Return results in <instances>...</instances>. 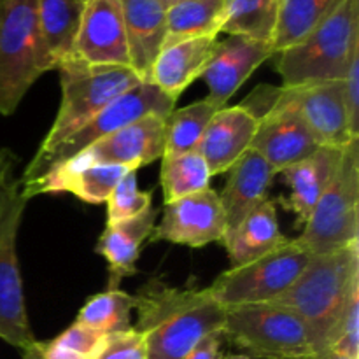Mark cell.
Returning <instances> with one entry per match:
<instances>
[{
	"instance_id": "cell-1",
	"label": "cell",
	"mask_w": 359,
	"mask_h": 359,
	"mask_svg": "<svg viewBox=\"0 0 359 359\" xmlns=\"http://www.w3.org/2000/svg\"><path fill=\"white\" fill-rule=\"evenodd\" d=\"M133 298V328L146 335L147 359H184L200 340L223 332L226 309L207 287H172L160 279H149Z\"/></svg>"
},
{
	"instance_id": "cell-2",
	"label": "cell",
	"mask_w": 359,
	"mask_h": 359,
	"mask_svg": "<svg viewBox=\"0 0 359 359\" xmlns=\"http://www.w3.org/2000/svg\"><path fill=\"white\" fill-rule=\"evenodd\" d=\"M359 290V241L339 251L314 255L297 280L269 304L291 311L312 333L316 354L330 349L351 294Z\"/></svg>"
},
{
	"instance_id": "cell-3",
	"label": "cell",
	"mask_w": 359,
	"mask_h": 359,
	"mask_svg": "<svg viewBox=\"0 0 359 359\" xmlns=\"http://www.w3.org/2000/svg\"><path fill=\"white\" fill-rule=\"evenodd\" d=\"M18 156L0 149V339L18 349L35 342L27 314L16 238L28 198L16 175Z\"/></svg>"
},
{
	"instance_id": "cell-4",
	"label": "cell",
	"mask_w": 359,
	"mask_h": 359,
	"mask_svg": "<svg viewBox=\"0 0 359 359\" xmlns=\"http://www.w3.org/2000/svg\"><path fill=\"white\" fill-rule=\"evenodd\" d=\"M56 70L37 0H0V114L11 116L42 74Z\"/></svg>"
},
{
	"instance_id": "cell-5",
	"label": "cell",
	"mask_w": 359,
	"mask_h": 359,
	"mask_svg": "<svg viewBox=\"0 0 359 359\" xmlns=\"http://www.w3.org/2000/svg\"><path fill=\"white\" fill-rule=\"evenodd\" d=\"M359 49V0H346L304 41L277 53L276 70L284 88L344 81Z\"/></svg>"
},
{
	"instance_id": "cell-6",
	"label": "cell",
	"mask_w": 359,
	"mask_h": 359,
	"mask_svg": "<svg viewBox=\"0 0 359 359\" xmlns=\"http://www.w3.org/2000/svg\"><path fill=\"white\" fill-rule=\"evenodd\" d=\"M62 102L58 114L34 156H44L83 128L91 118L142 81L130 67L88 65L72 56L56 65Z\"/></svg>"
},
{
	"instance_id": "cell-7",
	"label": "cell",
	"mask_w": 359,
	"mask_h": 359,
	"mask_svg": "<svg viewBox=\"0 0 359 359\" xmlns=\"http://www.w3.org/2000/svg\"><path fill=\"white\" fill-rule=\"evenodd\" d=\"M223 337L256 359H311L314 340L302 318L272 304L226 309Z\"/></svg>"
},
{
	"instance_id": "cell-8",
	"label": "cell",
	"mask_w": 359,
	"mask_h": 359,
	"mask_svg": "<svg viewBox=\"0 0 359 359\" xmlns=\"http://www.w3.org/2000/svg\"><path fill=\"white\" fill-rule=\"evenodd\" d=\"M312 255H326L359 241V140L344 149L335 174L297 238Z\"/></svg>"
},
{
	"instance_id": "cell-9",
	"label": "cell",
	"mask_w": 359,
	"mask_h": 359,
	"mask_svg": "<svg viewBox=\"0 0 359 359\" xmlns=\"http://www.w3.org/2000/svg\"><path fill=\"white\" fill-rule=\"evenodd\" d=\"M312 256L297 238H286L266 255L217 276L207 291L224 309L269 304L300 277Z\"/></svg>"
},
{
	"instance_id": "cell-10",
	"label": "cell",
	"mask_w": 359,
	"mask_h": 359,
	"mask_svg": "<svg viewBox=\"0 0 359 359\" xmlns=\"http://www.w3.org/2000/svg\"><path fill=\"white\" fill-rule=\"evenodd\" d=\"M175 109V100L158 90L153 83H139L112 100L107 107L102 109L95 118H91L83 128L77 130L74 135H70L65 142L60 144L53 151H49L44 156H34L28 167L23 172V186L32 184L39 177L49 172L51 168L65 163L70 158L79 154L91 144L98 142L104 137L118 132L123 126L137 121L147 114H158L168 118L170 112Z\"/></svg>"
},
{
	"instance_id": "cell-11",
	"label": "cell",
	"mask_w": 359,
	"mask_h": 359,
	"mask_svg": "<svg viewBox=\"0 0 359 359\" xmlns=\"http://www.w3.org/2000/svg\"><path fill=\"white\" fill-rule=\"evenodd\" d=\"M319 147L297 109L284 98L283 88H277L270 107L258 118L249 149L256 151L277 174L311 156Z\"/></svg>"
},
{
	"instance_id": "cell-12",
	"label": "cell",
	"mask_w": 359,
	"mask_h": 359,
	"mask_svg": "<svg viewBox=\"0 0 359 359\" xmlns=\"http://www.w3.org/2000/svg\"><path fill=\"white\" fill-rule=\"evenodd\" d=\"M224 233L226 219L219 193L209 188L165 203L163 217L154 224L151 241L203 248L212 242H221Z\"/></svg>"
},
{
	"instance_id": "cell-13",
	"label": "cell",
	"mask_w": 359,
	"mask_h": 359,
	"mask_svg": "<svg viewBox=\"0 0 359 359\" xmlns=\"http://www.w3.org/2000/svg\"><path fill=\"white\" fill-rule=\"evenodd\" d=\"M165 121L167 118L147 114L118 132L91 144L79 154L62 165L88 167V165H123L130 170H139L163 156Z\"/></svg>"
},
{
	"instance_id": "cell-14",
	"label": "cell",
	"mask_w": 359,
	"mask_h": 359,
	"mask_svg": "<svg viewBox=\"0 0 359 359\" xmlns=\"http://www.w3.org/2000/svg\"><path fill=\"white\" fill-rule=\"evenodd\" d=\"M283 88V95L298 111L319 146L344 149L353 140L344 95V81L309 83Z\"/></svg>"
},
{
	"instance_id": "cell-15",
	"label": "cell",
	"mask_w": 359,
	"mask_h": 359,
	"mask_svg": "<svg viewBox=\"0 0 359 359\" xmlns=\"http://www.w3.org/2000/svg\"><path fill=\"white\" fill-rule=\"evenodd\" d=\"M74 56L88 65L130 67V49L119 0H86Z\"/></svg>"
},
{
	"instance_id": "cell-16",
	"label": "cell",
	"mask_w": 359,
	"mask_h": 359,
	"mask_svg": "<svg viewBox=\"0 0 359 359\" xmlns=\"http://www.w3.org/2000/svg\"><path fill=\"white\" fill-rule=\"evenodd\" d=\"M276 55L270 44L251 41L245 37L230 35L224 41H217L212 56L207 62L200 79L209 88L207 100L217 109L226 107L228 100L248 81V77Z\"/></svg>"
},
{
	"instance_id": "cell-17",
	"label": "cell",
	"mask_w": 359,
	"mask_h": 359,
	"mask_svg": "<svg viewBox=\"0 0 359 359\" xmlns=\"http://www.w3.org/2000/svg\"><path fill=\"white\" fill-rule=\"evenodd\" d=\"M256 126L258 119L242 105L223 107L212 116L196 147L209 165L210 174H223L233 167L251 147Z\"/></svg>"
},
{
	"instance_id": "cell-18",
	"label": "cell",
	"mask_w": 359,
	"mask_h": 359,
	"mask_svg": "<svg viewBox=\"0 0 359 359\" xmlns=\"http://www.w3.org/2000/svg\"><path fill=\"white\" fill-rule=\"evenodd\" d=\"M132 70L149 83L151 67L167 37V6L161 0H119Z\"/></svg>"
},
{
	"instance_id": "cell-19",
	"label": "cell",
	"mask_w": 359,
	"mask_h": 359,
	"mask_svg": "<svg viewBox=\"0 0 359 359\" xmlns=\"http://www.w3.org/2000/svg\"><path fill=\"white\" fill-rule=\"evenodd\" d=\"M126 172H130V168L123 165H58L35 182L23 186V191L28 200L44 193H70L83 202L97 205L109 198L114 186L121 181Z\"/></svg>"
},
{
	"instance_id": "cell-20",
	"label": "cell",
	"mask_w": 359,
	"mask_h": 359,
	"mask_svg": "<svg viewBox=\"0 0 359 359\" xmlns=\"http://www.w3.org/2000/svg\"><path fill=\"white\" fill-rule=\"evenodd\" d=\"M228 172L230 175L219 193V200L226 219V231H230L249 212L269 200V189L276 172L252 149L245 151Z\"/></svg>"
},
{
	"instance_id": "cell-21",
	"label": "cell",
	"mask_w": 359,
	"mask_h": 359,
	"mask_svg": "<svg viewBox=\"0 0 359 359\" xmlns=\"http://www.w3.org/2000/svg\"><path fill=\"white\" fill-rule=\"evenodd\" d=\"M156 209H147L140 216L119 223H105L95 251L104 256L109 265V287L119 290L121 280L137 273V259L144 241L151 237L156 224Z\"/></svg>"
},
{
	"instance_id": "cell-22",
	"label": "cell",
	"mask_w": 359,
	"mask_h": 359,
	"mask_svg": "<svg viewBox=\"0 0 359 359\" xmlns=\"http://www.w3.org/2000/svg\"><path fill=\"white\" fill-rule=\"evenodd\" d=\"M216 44L217 37H200L165 44L151 67L149 83L177 102L182 91L200 79Z\"/></svg>"
},
{
	"instance_id": "cell-23",
	"label": "cell",
	"mask_w": 359,
	"mask_h": 359,
	"mask_svg": "<svg viewBox=\"0 0 359 359\" xmlns=\"http://www.w3.org/2000/svg\"><path fill=\"white\" fill-rule=\"evenodd\" d=\"M344 149L321 146L311 156L304 158L280 172L290 188V200L286 207L287 210H293L297 214V226H304L307 223L312 209L319 202L325 189L328 188L339 167Z\"/></svg>"
},
{
	"instance_id": "cell-24",
	"label": "cell",
	"mask_w": 359,
	"mask_h": 359,
	"mask_svg": "<svg viewBox=\"0 0 359 359\" xmlns=\"http://www.w3.org/2000/svg\"><path fill=\"white\" fill-rule=\"evenodd\" d=\"M286 238L280 231L276 202L269 198L249 212L233 230L226 231L221 244L230 256L231 266H241L270 252Z\"/></svg>"
},
{
	"instance_id": "cell-25",
	"label": "cell",
	"mask_w": 359,
	"mask_h": 359,
	"mask_svg": "<svg viewBox=\"0 0 359 359\" xmlns=\"http://www.w3.org/2000/svg\"><path fill=\"white\" fill-rule=\"evenodd\" d=\"M223 4L224 0H174L168 4L165 44L217 37L223 25Z\"/></svg>"
},
{
	"instance_id": "cell-26",
	"label": "cell",
	"mask_w": 359,
	"mask_h": 359,
	"mask_svg": "<svg viewBox=\"0 0 359 359\" xmlns=\"http://www.w3.org/2000/svg\"><path fill=\"white\" fill-rule=\"evenodd\" d=\"M346 0H279L272 49L280 53L304 41Z\"/></svg>"
},
{
	"instance_id": "cell-27",
	"label": "cell",
	"mask_w": 359,
	"mask_h": 359,
	"mask_svg": "<svg viewBox=\"0 0 359 359\" xmlns=\"http://www.w3.org/2000/svg\"><path fill=\"white\" fill-rule=\"evenodd\" d=\"M39 21L56 65L74 56L84 0H37Z\"/></svg>"
},
{
	"instance_id": "cell-28",
	"label": "cell",
	"mask_w": 359,
	"mask_h": 359,
	"mask_svg": "<svg viewBox=\"0 0 359 359\" xmlns=\"http://www.w3.org/2000/svg\"><path fill=\"white\" fill-rule=\"evenodd\" d=\"M279 0H224L221 34L272 46Z\"/></svg>"
},
{
	"instance_id": "cell-29",
	"label": "cell",
	"mask_w": 359,
	"mask_h": 359,
	"mask_svg": "<svg viewBox=\"0 0 359 359\" xmlns=\"http://www.w3.org/2000/svg\"><path fill=\"white\" fill-rule=\"evenodd\" d=\"M160 160V186L165 203L210 188L212 174L198 151L163 154Z\"/></svg>"
},
{
	"instance_id": "cell-30",
	"label": "cell",
	"mask_w": 359,
	"mask_h": 359,
	"mask_svg": "<svg viewBox=\"0 0 359 359\" xmlns=\"http://www.w3.org/2000/svg\"><path fill=\"white\" fill-rule=\"evenodd\" d=\"M217 111L219 109L207 98L186 105V107L174 109L165 121L163 154L196 151L207 125Z\"/></svg>"
},
{
	"instance_id": "cell-31",
	"label": "cell",
	"mask_w": 359,
	"mask_h": 359,
	"mask_svg": "<svg viewBox=\"0 0 359 359\" xmlns=\"http://www.w3.org/2000/svg\"><path fill=\"white\" fill-rule=\"evenodd\" d=\"M133 309H135L133 294L123 290H107L91 297L83 305L76 323L102 333L123 332L132 328Z\"/></svg>"
},
{
	"instance_id": "cell-32",
	"label": "cell",
	"mask_w": 359,
	"mask_h": 359,
	"mask_svg": "<svg viewBox=\"0 0 359 359\" xmlns=\"http://www.w3.org/2000/svg\"><path fill=\"white\" fill-rule=\"evenodd\" d=\"M153 191L139 189L137 170H130L123 175L121 181L114 186L107 203V223H119V221L132 219L151 209Z\"/></svg>"
},
{
	"instance_id": "cell-33",
	"label": "cell",
	"mask_w": 359,
	"mask_h": 359,
	"mask_svg": "<svg viewBox=\"0 0 359 359\" xmlns=\"http://www.w3.org/2000/svg\"><path fill=\"white\" fill-rule=\"evenodd\" d=\"M93 359H147L146 335L137 328L105 333Z\"/></svg>"
},
{
	"instance_id": "cell-34",
	"label": "cell",
	"mask_w": 359,
	"mask_h": 359,
	"mask_svg": "<svg viewBox=\"0 0 359 359\" xmlns=\"http://www.w3.org/2000/svg\"><path fill=\"white\" fill-rule=\"evenodd\" d=\"M330 349L359 359V290L351 294L337 323Z\"/></svg>"
},
{
	"instance_id": "cell-35",
	"label": "cell",
	"mask_w": 359,
	"mask_h": 359,
	"mask_svg": "<svg viewBox=\"0 0 359 359\" xmlns=\"http://www.w3.org/2000/svg\"><path fill=\"white\" fill-rule=\"evenodd\" d=\"M104 337L105 333L74 323L65 332L60 333L56 340L76 354H79L83 359H93L100 349L102 342H104Z\"/></svg>"
},
{
	"instance_id": "cell-36",
	"label": "cell",
	"mask_w": 359,
	"mask_h": 359,
	"mask_svg": "<svg viewBox=\"0 0 359 359\" xmlns=\"http://www.w3.org/2000/svg\"><path fill=\"white\" fill-rule=\"evenodd\" d=\"M344 95H346L347 116L353 135L359 139V49L353 55L344 79Z\"/></svg>"
},
{
	"instance_id": "cell-37",
	"label": "cell",
	"mask_w": 359,
	"mask_h": 359,
	"mask_svg": "<svg viewBox=\"0 0 359 359\" xmlns=\"http://www.w3.org/2000/svg\"><path fill=\"white\" fill-rule=\"evenodd\" d=\"M223 333H210L205 339L200 340L195 346V349L188 354L184 359H221V347H223Z\"/></svg>"
},
{
	"instance_id": "cell-38",
	"label": "cell",
	"mask_w": 359,
	"mask_h": 359,
	"mask_svg": "<svg viewBox=\"0 0 359 359\" xmlns=\"http://www.w3.org/2000/svg\"><path fill=\"white\" fill-rule=\"evenodd\" d=\"M311 359H354V358L347 356V354H342V353H337V351L328 349V351H323V353L316 354V356Z\"/></svg>"
},
{
	"instance_id": "cell-39",
	"label": "cell",
	"mask_w": 359,
	"mask_h": 359,
	"mask_svg": "<svg viewBox=\"0 0 359 359\" xmlns=\"http://www.w3.org/2000/svg\"><path fill=\"white\" fill-rule=\"evenodd\" d=\"M221 359H256L248 356V354H226V356H221Z\"/></svg>"
},
{
	"instance_id": "cell-40",
	"label": "cell",
	"mask_w": 359,
	"mask_h": 359,
	"mask_svg": "<svg viewBox=\"0 0 359 359\" xmlns=\"http://www.w3.org/2000/svg\"><path fill=\"white\" fill-rule=\"evenodd\" d=\"M161 2H163L165 6H168V4H172V2H174V0H161Z\"/></svg>"
},
{
	"instance_id": "cell-41",
	"label": "cell",
	"mask_w": 359,
	"mask_h": 359,
	"mask_svg": "<svg viewBox=\"0 0 359 359\" xmlns=\"http://www.w3.org/2000/svg\"><path fill=\"white\" fill-rule=\"evenodd\" d=\"M84 2H86V0H84Z\"/></svg>"
}]
</instances>
